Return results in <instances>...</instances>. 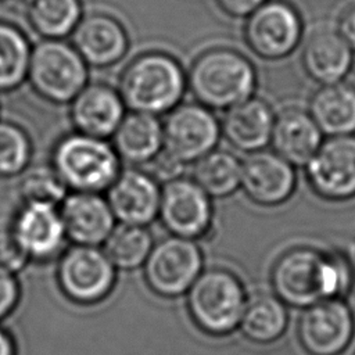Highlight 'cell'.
Returning <instances> with one entry per match:
<instances>
[{
  "mask_svg": "<svg viewBox=\"0 0 355 355\" xmlns=\"http://www.w3.org/2000/svg\"><path fill=\"white\" fill-rule=\"evenodd\" d=\"M355 266L343 251L298 245L272 266L273 294L287 306L305 309L323 300H344L354 288Z\"/></svg>",
  "mask_w": 355,
  "mask_h": 355,
  "instance_id": "cell-1",
  "label": "cell"
},
{
  "mask_svg": "<svg viewBox=\"0 0 355 355\" xmlns=\"http://www.w3.org/2000/svg\"><path fill=\"white\" fill-rule=\"evenodd\" d=\"M187 89V73L180 62L162 51L135 57L122 71L118 92L132 112L161 115L178 107Z\"/></svg>",
  "mask_w": 355,
  "mask_h": 355,
  "instance_id": "cell-2",
  "label": "cell"
},
{
  "mask_svg": "<svg viewBox=\"0 0 355 355\" xmlns=\"http://www.w3.org/2000/svg\"><path fill=\"white\" fill-rule=\"evenodd\" d=\"M187 87L209 110H229L251 97L257 87L252 62L237 50L214 47L201 53L187 72Z\"/></svg>",
  "mask_w": 355,
  "mask_h": 355,
  "instance_id": "cell-3",
  "label": "cell"
},
{
  "mask_svg": "<svg viewBox=\"0 0 355 355\" xmlns=\"http://www.w3.org/2000/svg\"><path fill=\"white\" fill-rule=\"evenodd\" d=\"M51 169L67 190L100 194L121 173V158L107 139L73 132L55 143Z\"/></svg>",
  "mask_w": 355,
  "mask_h": 355,
  "instance_id": "cell-4",
  "label": "cell"
},
{
  "mask_svg": "<svg viewBox=\"0 0 355 355\" xmlns=\"http://www.w3.org/2000/svg\"><path fill=\"white\" fill-rule=\"evenodd\" d=\"M248 294L229 269L208 268L186 293L187 312L202 333L223 337L239 329Z\"/></svg>",
  "mask_w": 355,
  "mask_h": 355,
  "instance_id": "cell-5",
  "label": "cell"
},
{
  "mask_svg": "<svg viewBox=\"0 0 355 355\" xmlns=\"http://www.w3.org/2000/svg\"><path fill=\"white\" fill-rule=\"evenodd\" d=\"M87 79V64L71 43L43 39L32 47L26 80L43 100L71 103Z\"/></svg>",
  "mask_w": 355,
  "mask_h": 355,
  "instance_id": "cell-6",
  "label": "cell"
},
{
  "mask_svg": "<svg viewBox=\"0 0 355 355\" xmlns=\"http://www.w3.org/2000/svg\"><path fill=\"white\" fill-rule=\"evenodd\" d=\"M202 270L204 258L197 241L172 234L154 243L143 265L146 284L164 298L186 294Z\"/></svg>",
  "mask_w": 355,
  "mask_h": 355,
  "instance_id": "cell-7",
  "label": "cell"
},
{
  "mask_svg": "<svg viewBox=\"0 0 355 355\" xmlns=\"http://www.w3.org/2000/svg\"><path fill=\"white\" fill-rule=\"evenodd\" d=\"M116 280V269L104 250L72 245L65 250L57 265V283L71 302L94 305L105 300Z\"/></svg>",
  "mask_w": 355,
  "mask_h": 355,
  "instance_id": "cell-8",
  "label": "cell"
},
{
  "mask_svg": "<svg viewBox=\"0 0 355 355\" xmlns=\"http://www.w3.org/2000/svg\"><path fill=\"white\" fill-rule=\"evenodd\" d=\"M302 19L297 8L284 0H266L247 17L244 39L250 50L263 60L290 55L302 39Z\"/></svg>",
  "mask_w": 355,
  "mask_h": 355,
  "instance_id": "cell-9",
  "label": "cell"
},
{
  "mask_svg": "<svg viewBox=\"0 0 355 355\" xmlns=\"http://www.w3.org/2000/svg\"><path fill=\"white\" fill-rule=\"evenodd\" d=\"M164 151L182 164L197 162L218 146L220 123L212 110L200 103H180L162 122Z\"/></svg>",
  "mask_w": 355,
  "mask_h": 355,
  "instance_id": "cell-10",
  "label": "cell"
},
{
  "mask_svg": "<svg viewBox=\"0 0 355 355\" xmlns=\"http://www.w3.org/2000/svg\"><path fill=\"white\" fill-rule=\"evenodd\" d=\"M308 186L315 196L330 202L355 198V135L333 136L304 166Z\"/></svg>",
  "mask_w": 355,
  "mask_h": 355,
  "instance_id": "cell-11",
  "label": "cell"
},
{
  "mask_svg": "<svg viewBox=\"0 0 355 355\" xmlns=\"http://www.w3.org/2000/svg\"><path fill=\"white\" fill-rule=\"evenodd\" d=\"M355 318L344 300H323L302 309L297 338L308 355H341L352 343Z\"/></svg>",
  "mask_w": 355,
  "mask_h": 355,
  "instance_id": "cell-12",
  "label": "cell"
},
{
  "mask_svg": "<svg viewBox=\"0 0 355 355\" xmlns=\"http://www.w3.org/2000/svg\"><path fill=\"white\" fill-rule=\"evenodd\" d=\"M158 216L172 234L197 240L212 225L211 197L189 178H178L162 186Z\"/></svg>",
  "mask_w": 355,
  "mask_h": 355,
  "instance_id": "cell-13",
  "label": "cell"
},
{
  "mask_svg": "<svg viewBox=\"0 0 355 355\" xmlns=\"http://www.w3.org/2000/svg\"><path fill=\"white\" fill-rule=\"evenodd\" d=\"M8 229L28 262H43L61 255L67 240L60 209L54 205L21 204Z\"/></svg>",
  "mask_w": 355,
  "mask_h": 355,
  "instance_id": "cell-14",
  "label": "cell"
},
{
  "mask_svg": "<svg viewBox=\"0 0 355 355\" xmlns=\"http://www.w3.org/2000/svg\"><path fill=\"white\" fill-rule=\"evenodd\" d=\"M295 187V166L275 151L251 153L241 161L240 189L254 204L282 205L291 198Z\"/></svg>",
  "mask_w": 355,
  "mask_h": 355,
  "instance_id": "cell-15",
  "label": "cell"
},
{
  "mask_svg": "<svg viewBox=\"0 0 355 355\" xmlns=\"http://www.w3.org/2000/svg\"><path fill=\"white\" fill-rule=\"evenodd\" d=\"M161 190L147 171L129 168L108 187L105 200L118 223L147 227L158 216Z\"/></svg>",
  "mask_w": 355,
  "mask_h": 355,
  "instance_id": "cell-16",
  "label": "cell"
},
{
  "mask_svg": "<svg viewBox=\"0 0 355 355\" xmlns=\"http://www.w3.org/2000/svg\"><path fill=\"white\" fill-rule=\"evenodd\" d=\"M71 36V44L87 67H112L125 57L129 49L126 29L107 12L85 14Z\"/></svg>",
  "mask_w": 355,
  "mask_h": 355,
  "instance_id": "cell-17",
  "label": "cell"
},
{
  "mask_svg": "<svg viewBox=\"0 0 355 355\" xmlns=\"http://www.w3.org/2000/svg\"><path fill=\"white\" fill-rule=\"evenodd\" d=\"M65 236L75 245L98 247L116 226V219L98 193L71 191L58 207Z\"/></svg>",
  "mask_w": 355,
  "mask_h": 355,
  "instance_id": "cell-18",
  "label": "cell"
},
{
  "mask_svg": "<svg viewBox=\"0 0 355 355\" xmlns=\"http://www.w3.org/2000/svg\"><path fill=\"white\" fill-rule=\"evenodd\" d=\"M69 115L76 132L108 139L126 115V107L118 89L105 83H87L71 101Z\"/></svg>",
  "mask_w": 355,
  "mask_h": 355,
  "instance_id": "cell-19",
  "label": "cell"
},
{
  "mask_svg": "<svg viewBox=\"0 0 355 355\" xmlns=\"http://www.w3.org/2000/svg\"><path fill=\"white\" fill-rule=\"evenodd\" d=\"M275 118L273 110L265 100L251 97L226 110L220 132L236 150L257 153L270 143Z\"/></svg>",
  "mask_w": 355,
  "mask_h": 355,
  "instance_id": "cell-20",
  "label": "cell"
},
{
  "mask_svg": "<svg viewBox=\"0 0 355 355\" xmlns=\"http://www.w3.org/2000/svg\"><path fill=\"white\" fill-rule=\"evenodd\" d=\"M322 136L309 112L288 108L276 115L270 144L293 166H305L320 147Z\"/></svg>",
  "mask_w": 355,
  "mask_h": 355,
  "instance_id": "cell-21",
  "label": "cell"
},
{
  "mask_svg": "<svg viewBox=\"0 0 355 355\" xmlns=\"http://www.w3.org/2000/svg\"><path fill=\"white\" fill-rule=\"evenodd\" d=\"M354 62V51L337 31L312 33L302 50V65L311 79L322 85L343 82Z\"/></svg>",
  "mask_w": 355,
  "mask_h": 355,
  "instance_id": "cell-22",
  "label": "cell"
},
{
  "mask_svg": "<svg viewBox=\"0 0 355 355\" xmlns=\"http://www.w3.org/2000/svg\"><path fill=\"white\" fill-rule=\"evenodd\" d=\"M112 146L122 161L146 165L164 148V126L155 115L129 111L115 133Z\"/></svg>",
  "mask_w": 355,
  "mask_h": 355,
  "instance_id": "cell-23",
  "label": "cell"
},
{
  "mask_svg": "<svg viewBox=\"0 0 355 355\" xmlns=\"http://www.w3.org/2000/svg\"><path fill=\"white\" fill-rule=\"evenodd\" d=\"M311 116L323 135H355V86L347 82L322 85L309 100Z\"/></svg>",
  "mask_w": 355,
  "mask_h": 355,
  "instance_id": "cell-24",
  "label": "cell"
},
{
  "mask_svg": "<svg viewBox=\"0 0 355 355\" xmlns=\"http://www.w3.org/2000/svg\"><path fill=\"white\" fill-rule=\"evenodd\" d=\"M287 326V305L279 297L268 291L248 295L239 324V330L248 341L272 344L284 336Z\"/></svg>",
  "mask_w": 355,
  "mask_h": 355,
  "instance_id": "cell-25",
  "label": "cell"
},
{
  "mask_svg": "<svg viewBox=\"0 0 355 355\" xmlns=\"http://www.w3.org/2000/svg\"><path fill=\"white\" fill-rule=\"evenodd\" d=\"M80 0H29L28 22L43 39L62 40L72 35L83 17Z\"/></svg>",
  "mask_w": 355,
  "mask_h": 355,
  "instance_id": "cell-26",
  "label": "cell"
},
{
  "mask_svg": "<svg viewBox=\"0 0 355 355\" xmlns=\"http://www.w3.org/2000/svg\"><path fill=\"white\" fill-rule=\"evenodd\" d=\"M241 161L226 150L208 153L194 162L193 180L212 198H225L240 189Z\"/></svg>",
  "mask_w": 355,
  "mask_h": 355,
  "instance_id": "cell-27",
  "label": "cell"
},
{
  "mask_svg": "<svg viewBox=\"0 0 355 355\" xmlns=\"http://www.w3.org/2000/svg\"><path fill=\"white\" fill-rule=\"evenodd\" d=\"M32 46L14 24L0 19V92L19 87L28 75Z\"/></svg>",
  "mask_w": 355,
  "mask_h": 355,
  "instance_id": "cell-28",
  "label": "cell"
},
{
  "mask_svg": "<svg viewBox=\"0 0 355 355\" xmlns=\"http://www.w3.org/2000/svg\"><path fill=\"white\" fill-rule=\"evenodd\" d=\"M103 245L115 269L135 270L143 268L154 240L151 232L144 226L118 223Z\"/></svg>",
  "mask_w": 355,
  "mask_h": 355,
  "instance_id": "cell-29",
  "label": "cell"
},
{
  "mask_svg": "<svg viewBox=\"0 0 355 355\" xmlns=\"http://www.w3.org/2000/svg\"><path fill=\"white\" fill-rule=\"evenodd\" d=\"M32 158L29 135L17 123L0 121V178H15L24 173Z\"/></svg>",
  "mask_w": 355,
  "mask_h": 355,
  "instance_id": "cell-30",
  "label": "cell"
},
{
  "mask_svg": "<svg viewBox=\"0 0 355 355\" xmlns=\"http://www.w3.org/2000/svg\"><path fill=\"white\" fill-rule=\"evenodd\" d=\"M21 204H46L58 207L67 197V187L53 169H35L24 175L18 184Z\"/></svg>",
  "mask_w": 355,
  "mask_h": 355,
  "instance_id": "cell-31",
  "label": "cell"
},
{
  "mask_svg": "<svg viewBox=\"0 0 355 355\" xmlns=\"http://www.w3.org/2000/svg\"><path fill=\"white\" fill-rule=\"evenodd\" d=\"M21 298L17 273L0 266V322L14 312Z\"/></svg>",
  "mask_w": 355,
  "mask_h": 355,
  "instance_id": "cell-32",
  "label": "cell"
},
{
  "mask_svg": "<svg viewBox=\"0 0 355 355\" xmlns=\"http://www.w3.org/2000/svg\"><path fill=\"white\" fill-rule=\"evenodd\" d=\"M148 169H146L158 183H169L178 178H182V172L184 168V164L169 155L166 151H161L158 155H155L148 164H146Z\"/></svg>",
  "mask_w": 355,
  "mask_h": 355,
  "instance_id": "cell-33",
  "label": "cell"
},
{
  "mask_svg": "<svg viewBox=\"0 0 355 355\" xmlns=\"http://www.w3.org/2000/svg\"><path fill=\"white\" fill-rule=\"evenodd\" d=\"M26 263H28V259L18 248L8 226L1 227L0 229V266L17 273L22 268H25Z\"/></svg>",
  "mask_w": 355,
  "mask_h": 355,
  "instance_id": "cell-34",
  "label": "cell"
},
{
  "mask_svg": "<svg viewBox=\"0 0 355 355\" xmlns=\"http://www.w3.org/2000/svg\"><path fill=\"white\" fill-rule=\"evenodd\" d=\"M265 1L266 0H216L219 8L234 18H247Z\"/></svg>",
  "mask_w": 355,
  "mask_h": 355,
  "instance_id": "cell-35",
  "label": "cell"
},
{
  "mask_svg": "<svg viewBox=\"0 0 355 355\" xmlns=\"http://www.w3.org/2000/svg\"><path fill=\"white\" fill-rule=\"evenodd\" d=\"M337 33L355 53V3L348 4L338 17Z\"/></svg>",
  "mask_w": 355,
  "mask_h": 355,
  "instance_id": "cell-36",
  "label": "cell"
},
{
  "mask_svg": "<svg viewBox=\"0 0 355 355\" xmlns=\"http://www.w3.org/2000/svg\"><path fill=\"white\" fill-rule=\"evenodd\" d=\"M0 355H17V344L12 336L0 326Z\"/></svg>",
  "mask_w": 355,
  "mask_h": 355,
  "instance_id": "cell-37",
  "label": "cell"
},
{
  "mask_svg": "<svg viewBox=\"0 0 355 355\" xmlns=\"http://www.w3.org/2000/svg\"><path fill=\"white\" fill-rule=\"evenodd\" d=\"M348 257H349L351 262H352L354 266H355V239H354V241H352V244H351V251H349Z\"/></svg>",
  "mask_w": 355,
  "mask_h": 355,
  "instance_id": "cell-38",
  "label": "cell"
},
{
  "mask_svg": "<svg viewBox=\"0 0 355 355\" xmlns=\"http://www.w3.org/2000/svg\"><path fill=\"white\" fill-rule=\"evenodd\" d=\"M22 1H29V0H0V4H6V3H22Z\"/></svg>",
  "mask_w": 355,
  "mask_h": 355,
  "instance_id": "cell-39",
  "label": "cell"
}]
</instances>
